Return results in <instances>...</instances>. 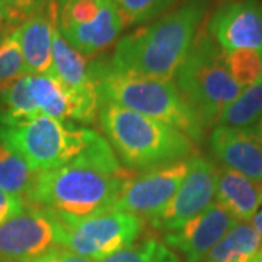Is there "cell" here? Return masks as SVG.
Segmentation results:
<instances>
[{
	"mask_svg": "<svg viewBox=\"0 0 262 262\" xmlns=\"http://www.w3.org/2000/svg\"><path fill=\"white\" fill-rule=\"evenodd\" d=\"M0 113L6 127L32 120L41 114L29 94L28 75L0 91Z\"/></svg>",
	"mask_w": 262,
	"mask_h": 262,
	"instance_id": "7402d4cb",
	"label": "cell"
},
{
	"mask_svg": "<svg viewBox=\"0 0 262 262\" xmlns=\"http://www.w3.org/2000/svg\"><path fill=\"white\" fill-rule=\"evenodd\" d=\"M58 28V27H57ZM124 22L115 2L105 0L99 15L94 22L58 29L66 41L84 57H98L103 50L111 47L120 37Z\"/></svg>",
	"mask_w": 262,
	"mask_h": 262,
	"instance_id": "2e32d148",
	"label": "cell"
},
{
	"mask_svg": "<svg viewBox=\"0 0 262 262\" xmlns=\"http://www.w3.org/2000/svg\"><path fill=\"white\" fill-rule=\"evenodd\" d=\"M32 262H94L88 258H83L80 255H76V253L67 251L61 246H57L54 249H51L50 252L46 255L39 256L38 259Z\"/></svg>",
	"mask_w": 262,
	"mask_h": 262,
	"instance_id": "f546056e",
	"label": "cell"
},
{
	"mask_svg": "<svg viewBox=\"0 0 262 262\" xmlns=\"http://www.w3.org/2000/svg\"><path fill=\"white\" fill-rule=\"evenodd\" d=\"M110 2H115V0H110Z\"/></svg>",
	"mask_w": 262,
	"mask_h": 262,
	"instance_id": "74e56055",
	"label": "cell"
},
{
	"mask_svg": "<svg viewBox=\"0 0 262 262\" xmlns=\"http://www.w3.org/2000/svg\"><path fill=\"white\" fill-rule=\"evenodd\" d=\"M5 122H3V117H2V113H0V141H2V136H3V130H5Z\"/></svg>",
	"mask_w": 262,
	"mask_h": 262,
	"instance_id": "e575fe53",
	"label": "cell"
},
{
	"mask_svg": "<svg viewBox=\"0 0 262 262\" xmlns=\"http://www.w3.org/2000/svg\"><path fill=\"white\" fill-rule=\"evenodd\" d=\"M215 196L217 203L237 222H248L262 204V182L232 169H219Z\"/></svg>",
	"mask_w": 262,
	"mask_h": 262,
	"instance_id": "e0dca14e",
	"label": "cell"
},
{
	"mask_svg": "<svg viewBox=\"0 0 262 262\" xmlns=\"http://www.w3.org/2000/svg\"><path fill=\"white\" fill-rule=\"evenodd\" d=\"M98 118L114 153L131 170H147L196 155L185 133L115 103L101 102Z\"/></svg>",
	"mask_w": 262,
	"mask_h": 262,
	"instance_id": "277c9868",
	"label": "cell"
},
{
	"mask_svg": "<svg viewBox=\"0 0 262 262\" xmlns=\"http://www.w3.org/2000/svg\"><path fill=\"white\" fill-rule=\"evenodd\" d=\"M177 86L207 128L241 95L242 88L227 70L225 50L207 31H198L187 58L177 72Z\"/></svg>",
	"mask_w": 262,
	"mask_h": 262,
	"instance_id": "5b68a950",
	"label": "cell"
},
{
	"mask_svg": "<svg viewBox=\"0 0 262 262\" xmlns=\"http://www.w3.org/2000/svg\"><path fill=\"white\" fill-rule=\"evenodd\" d=\"M89 70L101 102L115 103L172 125L194 143L203 141L207 127L173 82L124 73L103 57H95Z\"/></svg>",
	"mask_w": 262,
	"mask_h": 262,
	"instance_id": "3957f363",
	"label": "cell"
},
{
	"mask_svg": "<svg viewBox=\"0 0 262 262\" xmlns=\"http://www.w3.org/2000/svg\"><path fill=\"white\" fill-rule=\"evenodd\" d=\"M56 12L54 0L47 9L27 18L15 29L28 75L54 76L51 46Z\"/></svg>",
	"mask_w": 262,
	"mask_h": 262,
	"instance_id": "9a60e30c",
	"label": "cell"
},
{
	"mask_svg": "<svg viewBox=\"0 0 262 262\" xmlns=\"http://www.w3.org/2000/svg\"><path fill=\"white\" fill-rule=\"evenodd\" d=\"M28 89L38 110L50 118L82 124H94L98 120L101 98L96 86L76 91L61 83L56 76L28 75Z\"/></svg>",
	"mask_w": 262,
	"mask_h": 262,
	"instance_id": "8fae6325",
	"label": "cell"
},
{
	"mask_svg": "<svg viewBox=\"0 0 262 262\" xmlns=\"http://www.w3.org/2000/svg\"><path fill=\"white\" fill-rule=\"evenodd\" d=\"M143 226L140 215L115 210L83 220L61 222L60 246L91 261L101 262L134 244Z\"/></svg>",
	"mask_w": 262,
	"mask_h": 262,
	"instance_id": "52a82bcc",
	"label": "cell"
},
{
	"mask_svg": "<svg viewBox=\"0 0 262 262\" xmlns=\"http://www.w3.org/2000/svg\"><path fill=\"white\" fill-rule=\"evenodd\" d=\"M131 177L108 140L96 133L75 160L38 172L25 206L44 208L61 222L83 220L111 211Z\"/></svg>",
	"mask_w": 262,
	"mask_h": 262,
	"instance_id": "6da1fadb",
	"label": "cell"
},
{
	"mask_svg": "<svg viewBox=\"0 0 262 262\" xmlns=\"http://www.w3.org/2000/svg\"><path fill=\"white\" fill-rule=\"evenodd\" d=\"M105 0H56L58 29L94 22Z\"/></svg>",
	"mask_w": 262,
	"mask_h": 262,
	"instance_id": "d4e9b609",
	"label": "cell"
},
{
	"mask_svg": "<svg viewBox=\"0 0 262 262\" xmlns=\"http://www.w3.org/2000/svg\"><path fill=\"white\" fill-rule=\"evenodd\" d=\"M96 131L58 121L44 114L5 127L2 141L16 151L35 172L64 166L75 160L95 137Z\"/></svg>",
	"mask_w": 262,
	"mask_h": 262,
	"instance_id": "8992f818",
	"label": "cell"
},
{
	"mask_svg": "<svg viewBox=\"0 0 262 262\" xmlns=\"http://www.w3.org/2000/svg\"><path fill=\"white\" fill-rule=\"evenodd\" d=\"M219 169L207 158L192 156L184 182L159 213L150 217L158 230L173 232L210 207L215 195Z\"/></svg>",
	"mask_w": 262,
	"mask_h": 262,
	"instance_id": "9c48e42d",
	"label": "cell"
},
{
	"mask_svg": "<svg viewBox=\"0 0 262 262\" xmlns=\"http://www.w3.org/2000/svg\"><path fill=\"white\" fill-rule=\"evenodd\" d=\"M252 227L262 239V210H258L256 214L252 217Z\"/></svg>",
	"mask_w": 262,
	"mask_h": 262,
	"instance_id": "1f68e13d",
	"label": "cell"
},
{
	"mask_svg": "<svg viewBox=\"0 0 262 262\" xmlns=\"http://www.w3.org/2000/svg\"><path fill=\"white\" fill-rule=\"evenodd\" d=\"M101 262H181L177 253L156 239H146L139 245L114 253Z\"/></svg>",
	"mask_w": 262,
	"mask_h": 262,
	"instance_id": "cb8c5ba5",
	"label": "cell"
},
{
	"mask_svg": "<svg viewBox=\"0 0 262 262\" xmlns=\"http://www.w3.org/2000/svg\"><path fill=\"white\" fill-rule=\"evenodd\" d=\"M189 163L191 158L147 169L137 177H131L113 210L149 217L159 213L184 182Z\"/></svg>",
	"mask_w": 262,
	"mask_h": 262,
	"instance_id": "30bf717a",
	"label": "cell"
},
{
	"mask_svg": "<svg viewBox=\"0 0 262 262\" xmlns=\"http://www.w3.org/2000/svg\"><path fill=\"white\" fill-rule=\"evenodd\" d=\"M25 19V16H22L16 10H13L5 2L0 0V28L16 29Z\"/></svg>",
	"mask_w": 262,
	"mask_h": 262,
	"instance_id": "4dcf8cb0",
	"label": "cell"
},
{
	"mask_svg": "<svg viewBox=\"0 0 262 262\" xmlns=\"http://www.w3.org/2000/svg\"><path fill=\"white\" fill-rule=\"evenodd\" d=\"M178 2L179 0H115L124 27L149 22L168 12Z\"/></svg>",
	"mask_w": 262,
	"mask_h": 262,
	"instance_id": "484cf974",
	"label": "cell"
},
{
	"mask_svg": "<svg viewBox=\"0 0 262 262\" xmlns=\"http://www.w3.org/2000/svg\"><path fill=\"white\" fill-rule=\"evenodd\" d=\"M252 262H261V261H259V259H258V258H255V259H253Z\"/></svg>",
	"mask_w": 262,
	"mask_h": 262,
	"instance_id": "8d00e7d4",
	"label": "cell"
},
{
	"mask_svg": "<svg viewBox=\"0 0 262 262\" xmlns=\"http://www.w3.org/2000/svg\"><path fill=\"white\" fill-rule=\"evenodd\" d=\"M252 133L256 136V139L259 140V143H261L262 146V118L256 122V125L252 128Z\"/></svg>",
	"mask_w": 262,
	"mask_h": 262,
	"instance_id": "836d02e7",
	"label": "cell"
},
{
	"mask_svg": "<svg viewBox=\"0 0 262 262\" xmlns=\"http://www.w3.org/2000/svg\"><path fill=\"white\" fill-rule=\"evenodd\" d=\"M37 175L16 151L0 141V189L3 192L25 203Z\"/></svg>",
	"mask_w": 262,
	"mask_h": 262,
	"instance_id": "ffe728a7",
	"label": "cell"
},
{
	"mask_svg": "<svg viewBox=\"0 0 262 262\" xmlns=\"http://www.w3.org/2000/svg\"><path fill=\"white\" fill-rule=\"evenodd\" d=\"M25 207L27 206L22 200L9 195L0 189V226L6 223L12 217L19 214Z\"/></svg>",
	"mask_w": 262,
	"mask_h": 262,
	"instance_id": "f1b7e54d",
	"label": "cell"
},
{
	"mask_svg": "<svg viewBox=\"0 0 262 262\" xmlns=\"http://www.w3.org/2000/svg\"><path fill=\"white\" fill-rule=\"evenodd\" d=\"M210 0H185L151 25L122 37L111 64L124 73L172 82L194 44Z\"/></svg>",
	"mask_w": 262,
	"mask_h": 262,
	"instance_id": "7a4b0ae2",
	"label": "cell"
},
{
	"mask_svg": "<svg viewBox=\"0 0 262 262\" xmlns=\"http://www.w3.org/2000/svg\"><path fill=\"white\" fill-rule=\"evenodd\" d=\"M208 143L211 153L225 168L262 182V146L252 130L215 125Z\"/></svg>",
	"mask_w": 262,
	"mask_h": 262,
	"instance_id": "5bb4252c",
	"label": "cell"
},
{
	"mask_svg": "<svg viewBox=\"0 0 262 262\" xmlns=\"http://www.w3.org/2000/svg\"><path fill=\"white\" fill-rule=\"evenodd\" d=\"M256 258H258V259H259V261L262 262V248H261V251H259V253L256 255Z\"/></svg>",
	"mask_w": 262,
	"mask_h": 262,
	"instance_id": "d590c367",
	"label": "cell"
},
{
	"mask_svg": "<svg viewBox=\"0 0 262 262\" xmlns=\"http://www.w3.org/2000/svg\"><path fill=\"white\" fill-rule=\"evenodd\" d=\"M15 29H10V28H0V47L5 44V41L9 38V35L13 32Z\"/></svg>",
	"mask_w": 262,
	"mask_h": 262,
	"instance_id": "d6a6232c",
	"label": "cell"
},
{
	"mask_svg": "<svg viewBox=\"0 0 262 262\" xmlns=\"http://www.w3.org/2000/svg\"><path fill=\"white\" fill-rule=\"evenodd\" d=\"M25 75H28V72L13 31L0 47V91Z\"/></svg>",
	"mask_w": 262,
	"mask_h": 262,
	"instance_id": "4316f807",
	"label": "cell"
},
{
	"mask_svg": "<svg viewBox=\"0 0 262 262\" xmlns=\"http://www.w3.org/2000/svg\"><path fill=\"white\" fill-rule=\"evenodd\" d=\"M236 223L237 220L233 215L219 203H213L178 230L168 232L165 234V242L169 248L178 249L185 262H201Z\"/></svg>",
	"mask_w": 262,
	"mask_h": 262,
	"instance_id": "4fadbf2b",
	"label": "cell"
},
{
	"mask_svg": "<svg viewBox=\"0 0 262 262\" xmlns=\"http://www.w3.org/2000/svg\"><path fill=\"white\" fill-rule=\"evenodd\" d=\"M262 248V239L248 223H236L201 262H252Z\"/></svg>",
	"mask_w": 262,
	"mask_h": 262,
	"instance_id": "d6986e66",
	"label": "cell"
},
{
	"mask_svg": "<svg viewBox=\"0 0 262 262\" xmlns=\"http://www.w3.org/2000/svg\"><path fill=\"white\" fill-rule=\"evenodd\" d=\"M2 2H5L9 8L16 10L22 16L29 18L38 12L47 9L54 0H2Z\"/></svg>",
	"mask_w": 262,
	"mask_h": 262,
	"instance_id": "83f0119b",
	"label": "cell"
},
{
	"mask_svg": "<svg viewBox=\"0 0 262 262\" xmlns=\"http://www.w3.org/2000/svg\"><path fill=\"white\" fill-rule=\"evenodd\" d=\"M61 222L44 208L27 206L0 226V262H32L60 246Z\"/></svg>",
	"mask_w": 262,
	"mask_h": 262,
	"instance_id": "ba28073f",
	"label": "cell"
},
{
	"mask_svg": "<svg viewBox=\"0 0 262 262\" xmlns=\"http://www.w3.org/2000/svg\"><path fill=\"white\" fill-rule=\"evenodd\" d=\"M51 57H53L54 76L67 88H72L76 91L95 88L94 80L91 77L89 61H86V57L82 56L66 41L57 28V12L54 27H53Z\"/></svg>",
	"mask_w": 262,
	"mask_h": 262,
	"instance_id": "ac0fdd59",
	"label": "cell"
},
{
	"mask_svg": "<svg viewBox=\"0 0 262 262\" xmlns=\"http://www.w3.org/2000/svg\"><path fill=\"white\" fill-rule=\"evenodd\" d=\"M207 32L225 51L248 48L262 53V2L241 0L219 8Z\"/></svg>",
	"mask_w": 262,
	"mask_h": 262,
	"instance_id": "7c38bea8",
	"label": "cell"
},
{
	"mask_svg": "<svg viewBox=\"0 0 262 262\" xmlns=\"http://www.w3.org/2000/svg\"><path fill=\"white\" fill-rule=\"evenodd\" d=\"M262 118V80L245 88L220 114L219 125L236 130H252Z\"/></svg>",
	"mask_w": 262,
	"mask_h": 262,
	"instance_id": "44dd1931",
	"label": "cell"
},
{
	"mask_svg": "<svg viewBox=\"0 0 262 262\" xmlns=\"http://www.w3.org/2000/svg\"><path fill=\"white\" fill-rule=\"evenodd\" d=\"M227 70L241 88H248L262 80V53L256 50L225 51Z\"/></svg>",
	"mask_w": 262,
	"mask_h": 262,
	"instance_id": "603a6c76",
	"label": "cell"
}]
</instances>
